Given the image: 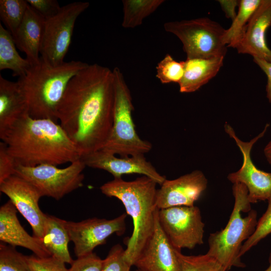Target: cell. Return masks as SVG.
I'll list each match as a JSON object with an SVG mask.
<instances>
[{"mask_svg": "<svg viewBox=\"0 0 271 271\" xmlns=\"http://www.w3.org/2000/svg\"><path fill=\"white\" fill-rule=\"evenodd\" d=\"M114 103L112 70L88 64L70 81L57 116L81 156L100 150L113 123Z\"/></svg>", "mask_w": 271, "mask_h": 271, "instance_id": "6da1fadb", "label": "cell"}, {"mask_svg": "<svg viewBox=\"0 0 271 271\" xmlns=\"http://www.w3.org/2000/svg\"><path fill=\"white\" fill-rule=\"evenodd\" d=\"M0 138L17 165L58 166L80 159L81 154L60 124L29 114L17 121Z\"/></svg>", "mask_w": 271, "mask_h": 271, "instance_id": "7a4b0ae2", "label": "cell"}, {"mask_svg": "<svg viewBox=\"0 0 271 271\" xmlns=\"http://www.w3.org/2000/svg\"><path fill=\"white\" fill-rule=\"evenodd\" d=\"M157 184L152 179L142 176L131 181L114 178L100 187L104 195L119 200L132 218L133 231L126 241L124 253V259L131 266L155 230Z\"/></svg>", "mask_w": 271, "mask_h": 271, "instance_id": "3957f363", "label": "cell"}, {"mask_svg": "<svg viewBox=\"0 0 271 271\" xmlns=\"http://www.w3.org/2000/svg\"><path fill=\"white\" fill-rule=\"evenodd\" d=\"M88 64L72 60L53 65L40 60L17 81L26 100L29 115L58 122L59 104L71 79Z\"/></svg>", "mask_w": 271, "mask_h": 271, "instance_id": "277c9868", "label": "cell"}, {"mask_svg": "<svg viewBox=\"0 0 271 271\" xmlns=\"http://www.w3.org/2000/svg\"><path fill=\"white\" fill-rule=\"evenodd\" d=\"M234 204L225 227L210 234L206 254L215 258L228 271L232 267H244L240 252L243 243L254 232L257 213L252 209L248 191L241 183L233 184Z\"/></svg>", "mask_w": 271, "mask_h": 271, "instance_id": "5b68a950", "label": "cell"}, {"mask_svg": "<svg viewBox=\"0 0 271 271\" xmlns=\"http://www.w3.org/2000/svg\"><path fill=\"white\" fill-rule=\"evenodd\" d=\"M114 103L112 128L109 136L100 150L120 157L144 155L152 148L151 143L137 134L132 117V97L120 69L113 70Z\"/></svg>", "mask_w": 271, "mask_h": 271, "instance_id": "8992f818", "label": "cell"}, {"mask_svg": "<svg viewBox=\"0 0 271 271\" xmlns=\"http://www.w3.org/2000/svg\"><path fill=\"white\" fill-rule=\"evenodd\" d=\"M164 28L183 44L187 59L225 57L227 46L223 37L226 29L208 18L166 22Z\"/></svg>", "mask_w": 271, "mask_h": 271, "instance_id": "52a82bcc", "label": "cell"}, {"mask_svg": "<svg viewBox=\"0 0 271 271\" xmlns=\"http://www.w3.org/2000/svg\"><path fill=\"white\" fill-rule=\"evenodd\" d=\"M85 167L80 159L64 168L50 164L34 167L17 165L15 175L33 185L42 197L59 200L83 186Z\"/></svg>", "mask_w": 271, "mask_h": 271, "instance_id": "ba28073f", "label": "cell"}, {"mask_svg": "<svg viewBox=\"0 0 271 271\" xmlns=\"http://www.w3.org/2000/svg\"><path fill=\"white\" fill-rule=\"evenodd\" d=\"M89 6L88 2L71 3L61 7L54 16L45 19L40 50V57L44 61L53 65L64 62L76 21Z\"/></svg>", "mask_w": 271, "mask_h": 271, "instance_id": "9c48e42d", "label": "cell"}, {"mask_svg": "<svg viewBox=\"0 0 271 271\" xmlns=\"http://www.w3.org/2000/svg\"><path fill=\"white\" fill-rule=\"evenodd\" d=\"M160 226L173 247L192 249L203 243L205 224L196 206H176L159 209Z\"/></svg>", "mask_w": 271, "mask_h": 271, "instance_id": "30bf717a", "label": "cell"}, {"mask_svg": "<svg viewBox=\"0 0 271 271\" xmlns=\"http://www.w3.org/2000/svg\"><path fill=\"white\" fill-rule=\"evenodd\" d=\"M126 216L124 213L112 219L93 217L80 222L65 220L77 257L93 252L96 247L105 244L107 239L113 234L122 235L126 229Z\"/></svg>", "mask_w": 271, "mask_h": 271, "instance_id": "8fae6325", "label": "cell"}, {"mask_svg": "<svg viewBox=\"0 0 271 271\" xmlns=\"http://www.w3.org/2000/svg\"><path fill=\"white\" fill-rule=\"evenodd\" d=\"M269 124L267 123L264 129L258 135L248 142H243L236 135L232 127L225 123V132L235 141L243 156L241 167L237 171L230 173L227 178L232 183H241L248 191L249 202L268 200L271 197V172H265L258 169L252 162L250 152L253 145L264 135Z\"/></svg>", "mask_w": 271, "mask_h": 271, "instance_id": "7c38bea8", "label": "cell"}, {"mask_svg": "<svg viewBox=\"0 0 271 271\" xmlns=\"http://www.w3.org/2000/svg\"><path fill=\"white\" fill-rule=\"evenodd\" d=\"M0 191L6 195L31 225L33 236L40 241L44 234L47 214L41 210L39 191L22 178L13 175L0 183Z\"/></svg>", "mask_w": 271, "mask_h": 271, "instance_id": "4fadbf2b", "label": "cell"}, {"mask_svg": "<svg viewBox=\"0 0 271 271\" xmlns=\"http://www.w3.org/2000/svg\"><path fill=\"white\" fill-rule=\"evenodd\" d=\"M80 160L85 166L105 170L114 178H121L125 174H139L152 179L160 185L166 179L147 161L144 155L117 158L114 154L99 150L82 155Z\"/></svg>", "mask_w": 271, "mask_h": 271, "instance_id": "5bb4252c", "label": "cell"}, {"mask_svg": "<svg viewBox=\"0 0 271 271\" xmlns=\"http://www.w3.org/2000/svg\"><path fill=\"white\" fill-rule=\"evenodd\" d=\"M207 179L199 170L174 180H167L157 190L156 207L162 209L176 206H193L207 186Z\"/></svg>", "mask_w": 271, "mask_h": 271, "instance_id": "9a60e30c", "label": "cell"}, {"mask_svg": "<svg viewBox=\"0 0 271 271\" xmlns=\"http://www.w3.org/2000/svg\"><path fill=\"white\" fill-rule=\"evenodd\" d=\"M156 212L154 232L133 265L143 271H182L177 251L162 229Z\"/></svg>", "mask_w": 271, "mask_h": 271, "instance_id": "2e32d148", "label": "cell"}, {"mask_svg": "<svg viewBox=\"0 0 271 271\" xmlns=\"http://www.w3.org/2000/svg\"><path fill=\"white\" fill-rule=\"evenodd\" d=\"M271 26V0H262L250 19L243 37L235 49L238 53L271 63V50L266 44L265 35Z\"/></svg>", "mask_w": 271, "mask_h": 271, "instance_id": "e0dca14e", "label": "cell"}, {"mask_svg": "<svg viewBox=\"0 0 271 271\" xmlns=\"http://www.w3.org/2000/svg\"><path fill=\"white\" fill-rule=\"evenodd\" d=\"M17 209L9 200L0 208V240L16 247H23L39 257L51 256L41 241L31 236L21 225L17 216Z\"/></svg>", "mask_w": 271, "mask_h": 271, "instance_id": "ac0fdd59", "label": "cell"}, {"mask_svg": "<svg viewBox=\"0 0 271 271\" xmlns=\"http://www.w3.org/2000/svg\"><path fill=\"white\" fill-rule=\"evenodd\" d=\"M45 19L29 6L16 33L13 36L16 46L26 56L31 65L40 59V50Z\"/></svg>", "mask_w": 271, "mask_h": 271, "instance_id": "d6986e66", "label": "cell"}, {"mask_svg": "<svg viewBox=\"0 0 271 271\" xmlns=\"http://www.w3.org/2000/svg\"><path fill=\"white\" fill-rule=\"evenodd\" d=\"M28 114L27 103L17 81L0 75V136Z\"/></svg>", "mask_w": 271, "mask_h": 271, "instance_id": "ffe728a7", "label": "cell"}, {"mask_svg": "<svg viewBox=\"0 0 271 271\" xmlns=\"http://www.w3.org/2000/svg\"><path fill=\"white\" fill-rule=\"evenodd\" d=\"M224 59V56L186 59L183 61V76L178 83L180 91L190 93L197 91L217 75L223 66Z\"/></svg>", "mask_w": 271, "mask_h": 271, "instance_id": "44dd1931", "label": "cell"}, {"mask_svg": "<svg viewBox=\"0 0 271 271\" xmlns=\"http://www.w3.org/2000/svg\"><path fill=\"white\" fill-rule=\"evenodd\" d=\"M70 241L65 220L47 214L44 234L41 241L51 256L71 264L74 260L68 250Z\"/></svg>", "mask_w": 271, "mask_h": 271, "instance_id": "7402d4cb", "label": "cell"}, {"mask_svg": "<svg viewBox=\"0 0 271 271\" xmlns=\"http://www.w3.org/2000/svg\"><path fill=\"white\" fill-rule=\"evenodd\" d=\"M26 58H22L16 49L12 35L0 23V70L9 69L13 76H24L31 66Z\"/></svg>", "mask_w": 271, "mask_h": 271, "instance_id": "603a6c76", "label": "cell"}, {"mask_svg": "<svg viewBox=\"0 0 271 271\" xmlns=\"http://www.w3.org/2000/svg\"><path fill=\"white\" fill-rule=\"evenodd\" d=\"M261 2L262 0L239 1L237 15L224 35V42L227 47L235 48L243 37L250 19Z\"/></svg>", "mask_w": 271, "mask_h": 271, "instance_id": "cb8c5ba5", "label": "cell"}, {"mask_svg": "<svg viewBox=\"0 0 271 271\" xmlns=\"http://www.w3.org/2000/svg\"><path fill=\"white\" fill-rule=\"evenodd\" d=\"M122 27L134 28L153 13L165 1L163 0H123Z\"/></svg>", "mask_w": 271, "mask_h": 271, "instance_id": "d4e9b609", "label": "cell"}, {"mask_svg": "<svg viewBox=\"0 0 271 271\" xmlns=\"http://www.w3.org/2000/svg\"><path fill=\"white\" fill-rule=\"evenodd\" d=\"M28 7L27 0L0 1V19L13 36L19 28Z\"/></svg>", "mask_w": 271, "mask_h": 271, "instance_id": "484cf974", "label": "cell"}, {"mask_svg": "<svg viewBox=\"0 0 271 271\" xmlns=\"http://www.w3.org/2000/svg\"><path fill=\"white\" fill-rule=\"evenodd\" d=\"M182 271H227L215 258L205 254L186 255L177 251Z\"/></svg>", "mask_w": 271, "mask_h": 271, "instance_id": "4316f807", "label": "cell"}, {"mask_svg": "<svg viewBox=\"0 0 271 271\" xmlns=\"http://www.w3.org/2000/svg\"><path fill=\"white\" fill-rule=\"evenodd\" d=\"M0 271H32L27 255L18 251L15 247L0 244Z\"/></svg>", "mask_w": 271, "mask_h": 271, "instance_id": "83f0119b", "label": "cell"}, {"mask_svg": "<svg viewBox=\"0 0 271 271\" xmlns=\"http://www.w3.org/2000/svg\"><path fill=\"white\" fill-rule=\"evenodd\" d=\"M156 77L163 84L179 83L184 74L183 61L178 62L169 54L160 61L156 67Z\"/></svg>", "mask_w": 271, "mask_h": 271, "instance_id": "f1b7e54d", "label": "cell"}, {"mask_svg": "<svg viewBox=\"0 0 271 271\" xmlns=\"http://www.w3.org/2000/svg\"><path fill=\"white\" fill-rule=\"evenodd\" d=\"M267 201V209L258 220L254 232L242 244L240 252L241 257L271 233V197Z\"/></svg>", "mask_w": 271, "mask_h": 271, "instance_id": "f546056e", "label": "cell"}, {"mask_svg": "<svg viewBox=\"0 0 271 271\" xmlns=\"http://www.w3.org/2000/svg\"><path fill=\"white\" fill-rule=\"evenodd\" d=\"M124 253L120 244L114 245L103 259L101 271H130L132 266L124 259Z\"/></svg>", "mask_w": 271, "mask_h": 271, "instance_id": "4dcf8cb0", "label": "cell"}, {"mask_svg": "<svg viewBox=\"0 0 271 271\" xmlns=\"http://www.w3.org/2000/svg\"><path fill=\"white\" fill-rule=\"evenodd\" d=\"M27 257L32 271H68L65 262L52 256L41 257L34 254Z\"/></svg>", "mask_w": 271, "mask_h": 271, "instance_id": "1f68e13d", "label": "cell"}, {"mask_svg": "<svg viewBox=\"0 0 271 271\" xmlns=\"http://www.w3.org/2000/svg\"><path fill=\"white\" fill-rule=\"evenodd\" d=\"M103 259L93 252L77 257L71 264L68 271H101Z\"/></svg>", "mask_w": 271, "mask_h": 271, "instance_id": "d6a6232c", "label": "cell"}, {"mask_svg": "<svg viewBox=\"0 0 271 271\" xmlns=\"http://www.w3.org/2000/svg\"><path fill=\"white\" fill-rule=\"evenodd\" d=\"M17 164L9 153L6 144L0 143V183L15 175Z\"/></svg>", "mask_w": 271, "mask_h": 271, "instance_id": "836d02e7", "label": "cell"}, {"mask_svg": "<svg viewBox=\"0 0 271 271\" xmlns=\"http://www.w3.org/2000/svg\"><path fill=\"white\" fill-rule=\"evenodd\" d=\"M29 6L45 19L52 17L58 13L61 7L56 0H27Z\"/></svg>", "mask_w": 271, "mask_h": 271, "instance_id": "e575fe53", "label": "cell"}, {"mask_svg": "<svg viewBox=\"0 0 271 271\" xmlns=\"http://www.w3.org/2000/svg\"><path fill=\"white\" fill-rule=\"evenodd\" d=\"M253 61L263 71L267 77L266 97L271 104V63L263 59L254 57Z\"/></svg>", "mask_w": 271, "mask_h": 271, "instance_id": "d590c367", "label": "cell"}, {"mask_svg": "<svg viewBox=\"0 0 271 271\" xmlns=\"http://www.w3.org/2000/svg\"><path fill=\"white\" fill-rule=\"evenodd\" d=\"M218 2L224 12L226 17L231 19L232 21L237 15L235 9L237 6L238 7L239 1L220 0Z\"/></svg>", "mask_w": 271, "mask_h": 271, "instance_id": "8d00e7d4", "label": "cell"}, {"mask_svg": "<svg viewBox=\"0 0 271 271\" xmlns=\"http://www.w3.org/2000/svg\"><path fill=\"white\" fill-rule=\"evenodd\" d=\"M264 153L267 161L271 165V141L265 147Z\"/></svg>", "mask_w": 271, "mask_h": 271, "instance_id": "74e56055", "label": "cell"}, {"mask_svg": "<svg viewBox=\"0 0 271 271\" xmlns=\"http://www.w3.org/2000/svg\"><path fill=\"white\" fill-rule=\"evenodd\" d=\"M268 262H269L268 266L264 271H271V250H270V253H269V254Z\"/></svg>", "mask_w": 271, "mask_h": 271, "instance_id": "f35d334b", "label": "cell"}, {"mask_svg": "<svg viewBox=\"0 0 271 271\" xmlns=\"http://www.w3.org/2000/svg\"><path fill=\"white\" fill-rule=\"evenodd\" d=\"M135 271H143V270L139 269H137Z\"/></svg>", "mask_w": 271, "mask_h": 271, "instance_id": "ab89813d", "label": "cell"}]
</instances>
